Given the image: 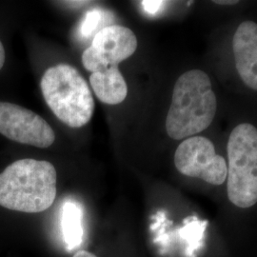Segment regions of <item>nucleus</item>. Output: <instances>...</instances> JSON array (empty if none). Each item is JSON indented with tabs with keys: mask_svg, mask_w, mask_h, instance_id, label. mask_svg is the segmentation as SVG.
Segmentation results:
<instances>
[{
	"mask_svg": "<svg viewBox=\"0 0 257 257\" xmlns=\"http://www.w3.org/2000/svg\"><path fill=\"white\" fill-rule=\"evenodd\" d=\"M216 110L210 76L201 70L188 71L175 82L166 118L167 134L175 140L194 137L211 126Z\"/></svg>",
	"mask_w": 257,
	"mask_h": 257,
	"instance_id": "f257e3e1",
	"label": "nucleus"
},
{
	"mask_svg": "<svg viewBox=\"0 0 257 257\" xmlns=\"http://www.w3.org/2000/svg\"><path fill=\"white\" fill-rule=\"evenodd\" d=\"M55 166L33 158L19 159L0 173V206L37 213L48 210L56 197Z\"/></svg>",
	"mask_w": 257,
	"mask_h": 257,
	"instance_id": "f03ea898",
	"label": "nucleus"
},
{
	"mask_svg": "<svg viewBox=\"0 0 257 257\" xmlns=\"http://www.w3.org/2000/svg\"><path fill=\"white\" fill-rule=\"evenodd\" d=\"M41 92L55 116L71 128H80L92 119L94 100L87 81L68 64L49 68L41 79Z\"/></svg>",
	"mask_w": 257,
	"mask_h": 257,
	"instance_id": "7ed1b4c3",
	"label": "nucleus"
},
{
	"mask_svg": "<svg viewBox=\"0 0 257 257\" xmlns=\"http://www.w3.org/2000/svg\"><path fill=\"white\" fill-rule=\"evenodd\" d=\"M227 194L241 209L257 203V128L249 123L239 124L230 133L227 145Z\"/></svg>",
	"mask_w": 257,
	"mask_h": 257,
	"instance_id": "20e7f679",
	"label": "nucleus"
},
{
	"mask_svg": "<svg viewBox=\"0 0 257 257\" xmlns=\"http://www.w3.org/2000/svg\"><path fill=\"white\" fill-rule=\"evenodd\" d=\"M175 165L181 175L215 186L224 183L228 175L225 158L216 154L211 140L201 136L186 138L179 144L175 151Z\"/></svg>",
	"mask_w": 257,
	"mask_h": 257,
	"instance_id": "39448f33",
	"label": "nucleus"
},
{
	"mask_svg": "<svg viewBox=\"0 0 257 257\" xmlns=\"http://www.w3.org/2000/svg\"><path fill=\"white\" fill-rule=\"evenodd\" d=\"M138 49V38L127 27L111 25L101 29L92 39L91 46L82 54V64L91 73L118 66Z\"/></svg>",
	"mask_w": 257,
	"mask_h": 257,
	"instance_id": "423d86ee",
	"label": "nucleus"
},
{
	"mask_svg": "<svg viewBox=\"0 0 257 257\" xmlns=\"http://www.w3.org/2000/svg\"><path fill=\"white\" fill-rule=\"evenodd\" d=\"M0 134L11 140L45 149L55 142L53 128L35 111L10 102H0Z\"/></svg>",
	"mask_w": 257,
	"mask_h": 257,
	"instance_id": "0eeeda50",
	"label": "nucleus"
},
{
	"mask_svg": "<svg viewBox=\"0 0 257 257\" xmlns=\"http://www.w3.org/2000/svg\"><path fill=\"white\" fill-rule=\"evenodd\" d=\"M232 50L240 78L257 92V23L247 20L239 25L233 36Z\"/></svg>",
	"mask_w": 257,
	"mask_h": 257,
	"instance_id": "6e6552de",
	"label": "nucleus"
},
{
	"mask_svg": "<svg viewBox=\"0 0 257 257\" xmlns=\"http://www.w3.org/2000/svg\"><path fill=\"white\" fill-rule=\"evenodd\" d=\"M90 83L97 98L105 104L116 105L127 97L128 86L118 66L92 73Z\"/></svg>",
	"mask_w": 257,
	"mask_h": 257,
	"instance_id": "1a4fd4ad",
	"label": "nucleus"
},
{
	"mask_svg": "<svg viewBox=\"0 0 257 257\" xmlns=\"http://www.w3.org/2000/svg\"><path fill=\"white\" fill-rule=\"evenodd\" d=\"M82 211L73 202L64 205L62 216V229L66 244L69 249L78 247L82 242Z\"/></svg>",
	"mask_w": 257,
	"mask_h": 257,
	"instance_id": "9d476101",
	"label": "nucleus"
},
{
	"mask_svg": "<svg viewBox=\"0 0 257 257\" xmlns=\"http://www.w3.org/2000/svg\"><path fill=\"white\" fill-rule=\"evenodd\" d=\"M101 18L102 13L98 10H92L86 15L85 19L81 23V29H80L83 37H87L92 36L94 30L98 26Z\"/></svg>",
	"mask_w": 257,
	"mask_h": 257,
	"instance_id": "9b49d317",
	"label": "nucleus"
},
{
	"mask_svg": "<svg viewBox=\"0 0 257 257\" xmlns=\"http://www.w3.org/2000/svg\"><path fill=\"white\" fill-rule=\"evenodd\" d=\"M142 6L148 13L154 14L162 5V1H142Z\"/></svg>",
	"mask_w": 257,
	"mask_h": 257,
	"instance_id": "f8f14e48",
	"label": "nucleus"
},
{
	"mask_svg": "<svg viewBox=\"0 0 257 257\" xmlns=\"http://www.w3.org/2000/svg\"><path fill=\"white\" fill-rule=\"evenodd\" d=\"M5 58H6V55H5V49L4 46L0 40V70L3 68L4 63H5Z\"/></svg>",
	"mask_w": 257,
	"mask_h": 257,
	"instance_id": "ddd939ff",
	"label": "nucleus"
},
{
	"mask_svg": "<svg viewBox=\"0 0 257 257\" xmlns=\"http://www.w3.org/2000/svg\"><path fill=\"white\" fill-rule=\"evenodd\" d=\"M73 257H97L95 256L93 253L88 251V250H85V249H80L78 250L77 252L74 253V255Z\"/></svg>",
	"mask_w": 257,
	"mask_h": 257,
	"instance_id": "4468645a",
	"label": "nucleus"
},
{
	"mask_svg": "<svg viewBox=\"0 0 257 257\" xmlns=\"http://www.w3.org/2000/svg\"><path fill=\"white\" fill-rule=\"evenodd\" d=\"M213 3L219 4V5H235L238 3V1H236V0H215V1H213Z\"/></svg>",
	"mask_w": 257,
	"mask_h": 257,
	"instance_id": "2eb2a0df",
	"label": "nucleus"
}]
</instances>
